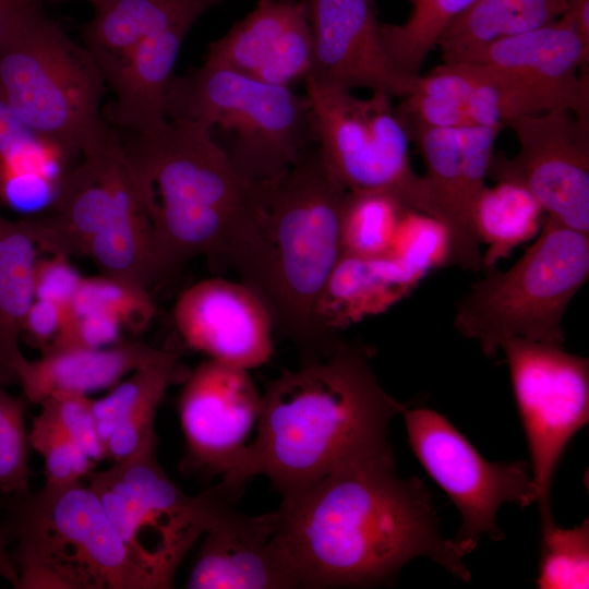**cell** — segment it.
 <instances>
[{"mask_svg": "<svg viewBox=\"0 0 589 589\" xmlns=\"http://www.w3.org/2000/svg\"><path fill=\"white\" fill-rule=\"evenodd\" d=\"M273 515L300 588L390 584L420 556L462 581L471 578L464 557L474 549L442 536L429 489L397 474L390 445L281 497Z\"/></svg>", "mask_w": 589, "mask_h": 589, "instance_id": "cell-1", "label": "cell"}, {"mask_svg": "<svg viewBox=\"0 0 589 589\" xmlns=\"http://www.w3.org/2000/svg\"><path fill=\"white\" fill-rule=\"evenodd\" d=\"M405 407L378 383L368 350L342 341L327 356L285 369L262 394L256 434L217 484L239 496L255 476L281 497L361 456L388 447Z\"/></svg>", "mask_w": 589, "mask_h": 589, "instance_id": "cell-2", "label": "cell"}, {"mask_svg": "<svg viewBox=\"0 0 589 589\" xmlns=\"http://www.w3.org/2000/svg\"><path fill=\"white\" fill-rule=\"evenodd\" d=\"M123 142L153 241L154 284L194 257L217 271L242 266L268 182L242 176L204 128L168 119Z\"/></svg>", "mask_w": 589, "mask_h": 589, "instance_id": "cell-3", "label": "cell"}, {"mask_svg": "<svg viewBox=\"0 0 589 589\" xmlns=\"http://www.w3.org/2000/svg\"><path fill=\"white\" fill-rule=\"evenodd\" d=\"M348 190L308 148L269 181L251 253L239 273L268 309L274 329L291 339L305 360L330 353L334 341L318 328V296L342 254L341 216Z\"/></svg>", "mask_w": 589, "mask_h": 589, "instance_id": "cell-4", "label": "cell"}, {"mask_svg": "<svg viewBox=\"0 0 589 589\" xmlns=\"http://www.w3.org/2000/svg\"><path fill=\"white\" fill-rule=\"evenodd\" d=\"M65 169L47 215L26 218L39 249L89 257L106 276L148 287L153 279L151 224L123 141L104 123Z\"/></svg>", "mask_w": 589, "mask_h": 589, "instance_id": "cell-5", "label": "cell"}, {"mask_svg": "<svg viewBox=\"0 0 589 589\" xmlns=\"http://www.w3.org/2000/svg\"><path fill=\"white\" fill-rule=\"evenodd\" d=\"M16 589H159L82 481L7 495Z\"/></svg>", "mask_w": 589, "mask_h": 589, "instance_id": "cell-6", "label": "cell"}, {"mask_svg": "<svg viewBox=\"0 0 589 589\" xmlns=\"http://www.w3.org/2000/svg\"><path fill=\"white\" fill-rule=\"evenodd\" d=\"M32 4L0 41V96L51 149L81 154L105 121V77L85 46Z\"/></svg>", "mask_w": 589, "mask_h": 589, "instance_id": "cell-7", "label": "cell"}, {"mask_svg": "<svg viewBox=\"0 0 589 589\" xmlns=\"http://www.w3.org/2000/svg\"><path fill=\"white\" fill-rule=\"evenodd\" d=\"M166 117L216 132L237 170L255 182L276 180L316 144L305 94L207 63L173 76Z\"/></svg>", "mask_w": 589, "mask_h": 589, "instance_id": "cell-8", "label": "cell"}, {"mask_svg": "<svg viewBox=\"0 0 589 589\" xmlns=\"http://www.w3.org/2000/svg\"><path fill=\"white\" fill-rule=\"evenodd\" d=\"M483 272L455 305L453 324L462 337L491 359L512 337L564 346L563 316L589 277V232L546 216L508 269Z\"/></svg>", "mask_w": 589, "mask_h": 589, "instance_id": "cell-9", "label": "cell"}, {"mask_svg": "<svg viewBox=\"0 0 589 589\" xmlns=\"http://www.w3.org/2000/svg\"><path fill=\"white\" fill-rule=\"evenodd\" d=\"M156 450L157 440L84 479L159 589H169L189 550L235 509L237 496L217 485L188 495L168 477Z\"/></svg>", "mask_w": 589, "mask_h": 589, "instance_id": "cell-10", "label": "cell"}, {"mask_svg": "<svg viewBox=\"0 0 589 589\" xmlns=\"http://www.w3.org/2000/svg\"><path fill=\"white\" fill-rule=\"evenodd\" d=\"M315 142L339 182L350 192H383L430 216L422 176L409 156L410 139L393 97L372 92L360 98L311 76L304 81Z\"/></svg>", "mask_w": 589, "mask_h": 589, "instance_id": "cell-11", "label": "cell"}, {"mask_svg": "<svg viewBox=\"0 0 589 589\" xmlns=\"http://www.w3.org/2000/svg\"><path fill=\"white\" fill-rule=\"evenodd\" d=\"M530 453L541 529L555 524L551 490L556 467L589 420V360L520 337L501 344Z\"/></svg>", "mask_w": 589, "mask_h": 589, "instance_id": "cell-12", "label": "cell"}, {"mask_svg": "<svg viewBox=\"0 0 589 589\" xmlns=\"http://www.w3.org/2000/svg\"><path fill=\"white\" fill-rule=\"evenodd\" d=\"M410 447L434 482L458 508L461 525L453 538L476 549L484 534L505 538L496 522L503 503L527 507L537 502L530 465L491 462L441 413L429 408L402 411Z\"/></svg>", "mask_w": 589, "mask_h": 589, "instance_id": "cell-13", "label": "cell"}, {"mask_svg": "<svg viewBox=\"0 0 589 589\" xmlns=\"http://www.w3.org/2000/svg\"><path fill=\"white\" fill-rule=\"evenodd\" d=\"M507 128L519 152L512 159L493 155L488 178L519 185L548 216L589 232V118L558 108Z\"/></svg>", "mask_w": 589, "mask_h": 589, "instance_id": "cell-14", "label": "cell"}, {"mask_svg": "<svg viewBox=\"0 0 589 589\" xmlns=\"http://www.w3.org/2000/svg\"><path fill=\"white\" fill-rule=\"evenodd\" d=\"M422 157L430 216L443 229L445 267L483 269L476 230L478 203L493 157L495 140L503 130L494 125L460 129L413 125L405 128Z\"/></svg>", "mask_w": 589, "mask_h": 589, "instance_id": "cell-15", "label": "cell"}, {"mask_svg": "<svg viewBox=\"0 0 589 589\" xmlns=\"http://www.w3.org/2000/svg\"><path fill=\"white\" fill-rule=\"evenodd\" d=\"M261 399L249 370L209 358L200 363L178 399L182 470L205 478L229 472L257 424Z\"/></svg>", "mask_w": 589, "mask_h": 589, "instance_id": "cell-16", "label": "cell"}, {"mask_svg": "<svg viewBox=\"0 0 589 589\" xmlns=\"http://www.w3.org/2000/svg\"><path fill=\"white\" fill-rule=\"evenodd\" d=\"M588 87V76L566 86L493 65L443 62L421 74L414 88L443 100L466 125L504 129L517 118L558 108L589 117Z\"/></svg>", "mask_w": 589, "mask_h": 589, "instance_id": "cell-17", "label": "cell"}, {"mask_svg": "<svg viewBox=\"0 0 589 589\" xmlns=\"http://www.w3.org/2000/svg\"><path fill=\"white\" fill-rule=\"evenodd\" d=\"M173 322L183 342L209 359L250 371L272 357V315L242 281L212 277L195 283L178 297Z\"/></svg>", "mask_w": 589, "mask_h": 589, "instance_id": "cell-18", "label": "cell"}, {"mask_svg": "<svg viewBox=\"0 0 589 589\" xmlns=\"http://www.w3.org/2000/svg\"><path fill=\"white\" fill-rule=\"evenodd\" d=\"M305 2L313 38V65L308 76L399 99L414 89L419 77L401 73L383 47L371 0Z\"/></svg>", "mask_w": 589, "mask_h": 589, "instance_id": "cell-19", "label": "cell"}, {"mask_svg": "<svg viewBox=\"0 0 589 589\" xmlns=\"http://www.w3.org/2000/svg\"><path fill=\"white\" fill-rule=\"evenodd\" d=\"M272 85L291 87L313 65V38L305 0H261L229 32L208 46L205 62Z\"/></svg>", "mask_w": 589, "mask_h": 589, "instance_id": "cell-20", "label": "cell"}, {"mask_svg": "<svg viewBox=\"0 0 589 589\" xmlns=\"http://www.w3.org/2000/svg\"><path fill=\"white\" fill-rule=\"evenodd\" d=\"M273 512L250 517L233 509L204 534L189 589H293L299 579L274 534Z\"/></svg>", "mask_w": 589, "mask_h": 589, "instance_id": "cell-21", "label": "cell"}, {"mask_svg": "<svg viewBox=\"0 0 589 589\" xmlns=\"http://www.w3.org/2000/svg\"><path fill=\"white\" fill-rule=\"evenodd\" d=\"M424 276L388 254L342 253L316 301V324L326 337L338 341L339 330L385 312L409 294Z\"/></svg>", "mask_w": 589, "mask_h": 589, "instance_id": "cell-22", "label": "cell"}, {"mask_svg": "<svg viewBox=\"0 0 589 589\" xmlns=\"http://www.w3.org/2000/svg\"><path fill=\"white\" fill-rule=\"evenodd\" d=\"M87 1L95 13L82 28L84 46L110 84L145 38L179 24L193 25L203 13L228 0Z\"/></svg>", "mask_w": 589, "mask_h": 589, "instance_id": "cell-23", "label": "cell"}, {"mask_svg": "<svg viewBox=\"0 0 589 589\" xmlns=\"http://www.w3.org/2000/svg\"><path fill=\"white\" fill-rule=\"evenodd\" d=\"M180 352L160 348L149 361L103 398L93 400L106 458L119 462L157 440L154 421L161 398L173 380Z\"/></svg>", "mask_w": 589, "mask_h": 589, "instance_id": "cell-24", "label": "cell"}, {"mask_svg": "<svg viewBox=\"0 0 589 589\" xmlns=\"http://www.w3.org/2000/svg\"><path fill=\"white\" fill-rule=\"evenodd\" d=\"M192 24H179L141 41L109 84L116 99L110 121L131 133L158 128L166 117V98L182 43Z\"/></svg>", "mask_w": 589, "mask_h": 589, "instance_id": "cell-25", "label": "cell"}, {"mask_svg": "<svg viewBox=\"0 0 589 589\" xmlns=\"http://www.w3.org/2000/svg\"><path fill=\"white\" fill-rule=\"evenodd\" d=\"M160 348L142 342H119L110 348L67 349L24 358L16 368V384L29 404H40L59 392L86 394L115 384L151 359Z\"/></svg>", "mask_w": 589, "mask_h": 589, "instance_id": "cell-26", "label": "cell"}, {"mask_svg": "<svg viewBox=\"0 0 589 589\" xmlns=\"http://www.w3.org/2000/svg\"><path fill=\"white\" fill-rule=\"evenodd\" d=\"M589 37L568 19L493 41L454 62L514 70L557 85L577 86L588 72Z\"/></svg>", "mask_w": 589, "mask_h": 589, "instance_id": "cell-27", "label": "cell"}, {"mask_svg": "<svg viewBox=\"0 0 589 589\" xmlns=\"http://www.w3.org/2000/svg\"><path fill=\"white\" fill-rule=\"evenodd\" d=\"M39 247L26 219L0 215V385L16 384L23 324L35 300L34 269Z\"/></svg>", "mask_w": 589, "mask_h": 589, "instance_id": "cell-28", "label": "cell"}, {"mask_svg": "<svg viewBox=\"0 0 589 589\" xmlns=\"http://www.w3.org/2000/svg\"><path fill=\"white\" fill-rule=\"evenodd\" d=\"M566 11L564 0H474L450 22L436 47L443 62H454L498 39L553 23Z\"/></svg>", "mask_w": 589, "mask_h": 589, "instance_id": "cell-29", "label": "cell"}, {"mask_svg": "<svg viewBox=\"0 0 589 589\" xmlns=\"http://www.w3.org/2000/svg\"><path fill=\"white\" fill-rule=\"evenodd\" d=\"M541 211L533 197L517 184L497 182L494 188L485 187L476 215L478 238L488 245L482 255L483 269L493 267L537 232Z\"/></svg>", "mask_w": 589, "mask_h": 589, "instance_id": "cell-30", "label": "cell"}, {"mask_svg": "<svg viewBox=\"0 0 589 589\" xmlns=\"http://www.w3.org/2000/svg\"><path fill=\"white\" fill-rule=\"evenodd\" d=\"M401 24L380 23V36L392 63L405 75L419 77L426 57L450 24L474 0H409Z\"/></svg>", "mask_w": 589, "mask_h": 589, "instance_id": "cell-31", "label": "cell"}, {"mask_svg": "<svg viewBox=\"0 0 589 589\" xmlns=\"http://www.w3.org/2000/svg\"><path fill=\"white\" fill-rule=\"evenodd\" d=\"M407 207L383 192H348L341 216L342 253L387 255Z\"/></svg>", "mask_w": 589, "mask_h": 589, "instance_id": "cell-32", "label": "cell"}, {"mask_svg": "<svg viewBox=\"0 0 589 589\" xmlns=\"http://www.w3.org/2000/svg\"><path fill=\"white\" fill-rule=\"evenodd\" d=\"M540 589H584L589 587V524L564 529L553 524L541 529Z\"/></svg>", "mask_w": 589, "mask_h": 589, "instance_id": "cell-33", "label": "cell"}, {"mask_svg": "<svg viewBox=\"0 0 589 589\" xmlns=\"http://www.w3.org/2000/svg\"><path fill=\"white\" fill-rule=\"evenodd\" d=\"M101 310L115 315L133 333L144 330L155 315V304L148 289L100 274L83 277L67 313L79 314Z\"/></svg>", "mask_w": 589, "mask_h": 589, "instance_id": "cell-34", "label": "cell"}, {"mask_svg": "<svg viewBox=\"0 0 589 589\" xmlns=\"http://www.w3.org/2000/svg\"><path fill=\"white\" fill-rule=\"evenodd\" d=\"M35 139L10 111L0 96V202L26 207L25 193L38 181L31 155Z\"/></svg>", "mask_w": 589, "mask_h": 589, "instance_id": "cell-35", "label": "cell"}, {"mask_svg": "<svg viewBox=\"0 0 589 589\" xmlns=\"http://www.w3.org/2000/svg\"><path fill=\"white\" fill-rule=\"evenodd\" d=\"M29 402L13 396L0 385V494L29 493V435L25 413Z\"/></svg>", "mask_w": 589, "mask_h": 589, "instance_id": "cell-36", "label": "cell"}, {"mask_svg": "<svg viewBox=\"0 0 589 589\" xmlns=\"http://www.w3.org/2000/svg\"><path fill=\"white\" fill-rule=\"evenodd\" d=\"M31 446L43 456L46 485L62 486L82 481L92 460L68 436L56 419L40 409L29 432Z\"/></svg>", "mask_w": 589, "mask_h": 589, "instance_id": "cell-37", "label": "cell"}, {"mask_svg": "<svg viewBox=\"0 0 589 589\" xmlns=\"http://www.w3.org/2000/svg\"><path fill=\"white\" fill-rule=\"evenodd\" d=\"M388 255L424 274L431 268L445 267L446 243L442 227L431 216L408 208Z\"/></svg>", "mask_w": 589, "mask_h": 589, "instance_id": "cell-38", "label": "cell"}, {"mask_svg": "<svg viewBox=\"0 0 589 589\" xmlns=\"http://www.w3.org/2000/svg\"><path fill=\"white\" fill-rule=\"evenodd\" d=\"M39 405L56 419L68 436L93 462L106 458L105 446L96 426L93 400L86 394L59 392Z\"/></svg>", "mask_w": 589, "mask_h": 589, "instance_id": "cell-39", "label": "cell"}, {"mask_svg": "<svg viewBox=\"0 0 589 589\" xmlns=\"http://www.w3.org/2000/svg\"><path fill=\"white\" fill-rule=\"evenodd\" d=\"M121 327L115 315L101 310L65 313L60 332L41 354L67 349L103 348L119 338Z\"/></svg>", "mask_w": 589, "mask_h": 589, "instance_id": "cell-40", "label": "cell"}, {"mask_svg": "<svg viewBox=\"0 0 589 589\" xmlns=\"http://www.w3.org/2000/svg\"><path fill=\"white\" fill-rule=\"evenodd\" d=\"M83 277L62 254L37 259L34 269L35 299L49 300L68 309Z\"/></svg>", "mask_w": 589, "mask_h": 589, "instance_id": "cell-41", "label": "cell"}, {"mask_svg": "<svg viewBox=\"0 0 589 589\" xmlns=\"http://www.w3.org/2000/svg\"><path fill=\"white\" fill-rule=\"evenodd\" d=\"M67 311L52 301L35 299L25 316L22 336L44 351L60 332Z\"/></svg>", "mask_w": 589, "mask_h": 589, "instance_id": "cell-42", "label": "cell"}, {"mask_svg": "<svg viewBox=\"0 0 589 589\" xmlns=\"http://www.w3.org/2000/svg\"><path fill=\"white\" fill-rule=\"evenodd\" d=\"M36 0H0V41Z\"/></svg>", "mask_w": 589, "mask_h": 589, "instance_id": "cell-43", "label": "cell"}, {"mask_svg": "<svg viewBox=\"0 0 589 589\" xmlns=\"http://www.w3.org/2000/svg\"><path fill=\"white\" fill-rule=\"evenodd\" d=\"M0 578L10 582L13 588L19 581V570L11 554L10 541L3 525L0 519Z\"/></svg>", "mask_w": 589, "mask_h": 589, "instance_id": "cell-44", "label": "cell"}, {"mask_svg": "<svg viewBox=\"0 0 589 589\" xmlns=\"http://www.w3.org/2000/svg\"><path fill=\"white\" fill-rule=\"evenodd\" d=\"M568 19L586 37H589V0H564Z\"/></svg>", "mask_w": 589, "mask_h": 589, "instance_id": "cell-45", "label": "cell"}, {"mask_svg": "<svg viewBox=\"0 0 589 589\" xmlns=\"http://www.w3.org/2000/svg\"><path fill=\"white\" fill-rule=\"evenodd\" d=\"M38 2L43 1V0H36ZM48 1H62V0H48Z\"/></svg>", "mask_w": 589, "mask_h": 589, "instance_id": "cell-46", "label": "cell"}]
</instances>
